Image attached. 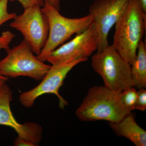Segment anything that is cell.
<instances>
[{
	"mask_svg": "<svg viewBox=\"0 0 146 146\" xmlns=\"http://www.w3.org/2000/svg\"><path fill=\"white\" fill-rule=\"evenodd\" d=\"M143 12L146 14V0H139Z\"/></svg>",
	"mask_w": 146,
	"mask_h": 146,
	"instance_id": "cell-20",
	"label": "cell"
},
{
	"mask_svg": "<svg viewBox=\"0 0 146 146\" xmlns=\"http://www.w3.org/2000/svg\"><path fill=\"white\" fill-rule=\"evenodd\" d=\"M11 2L18 1L22 5L24 9L37 6L42 7L44 5L46 0H9Z\"/></svg>",
	"mask_w": 146,
	"mask_h": 146,
	"instance_id": "cell-17",
	"label": "cell"
},
{
	"mask_svg": "<svg viewBox=\"0 0 146 146\" xmlns=\"http://www.w3.org/2000/svg\"><path fill=\"white\" fill-rule=\"evenodd\" d=\"M50 3L60 11V1L61 0H48Z\"/></svg>",
	"mask_w": 146,
	"mask_h": 146,
	"instance_id": "cell-19",
	"label": "cell"
},
{
	"mask_svg": "<svg viewBox=\"0 0 146 146\" xmlns=\"http://www.w3.org/2000/svg\"><path fill=\"white\" fill-rule=\"evenodd\" d=\"M12 94L5 83L0 87V125L12 128L19 138L38 146L42 139V128L36 123L27 122L21 124L16 121L10 108Z\"/></svg>",
	"mask_w": 146,
	"mask_h": 146,
	"instance_id": "cell-10",
	"label": "cell"
},
{
	"mask_svg": "<svg viewBox=\"0 0 146 146\" xmlns=\"http://www.w3.org/2000/svg\"><path fill=\"white\" fill-rule=\"evenodd\" d=\"M13 20L9 26L20 31L33 52L39 55L46 43L49 33L48 18L41 7L35 6L24 9Z\"/></svg>",
	"mask_w": 146,
	"mask_h": 146,
	"instance_id": "cell-6",
	"label": "cell"
},
{
	"mask_svg": "<svg viewBox=\"0 0 146 146\" xmlns=\"http://www.w3.org/2000/svg\"><path fill=\"white\" fill-rule=\"evenodd\" d=\"M133 86L138 89L146 87V46L141 41L138 45L136 58L131 65Z\"/></svg>",
	"mask_w": 146,
	"mask_h": 146,
	"instance_id": "cell-12",
	"label": "cell"
},
{
	"mask_svg": "<svg viewBox=\"0 0 146 146\" xmlns=\"http://www.w3.org/2000/svg\"><path fill=\"white\" fill-rule=\"evenodd\" d=\"M146 14L139 0H129L115 23L112 46L130 65L146 30Z\"/></svg>",
	"mask_w": 146,
	"mask_h": 146,
	"instance_id": "cell-1",
	"label": "cell"
},
{
	"mask_svg": "<svg viewBox=\"0 0 146 146\" xmlns=\"http://www.w3.org/2000/svg\"><path fill=\"white\" fill-rule=\"evenodd\" d=\"M129 0H95L89 8L98 35L97 51L108 45V36Z\"/></svg>",
	"mask_w": 146,
	"mask_h": 146,
	"instance_id": "cell-9",
	"label": "cell"
},
{
	"mask_svg": "<svg viewBox=\"0 0 146 146\" xmlns=\"http://www.w3.org/2000/svg\"><path fill=\"white\" fill-rule=\"evenodd\" d=\"M7 80L5 79L0 78V87L3 84L5 83Z\"/></svg>",
	"mask_w": 146,
	"mask_h": 146,
	"instance_id": "cell-21",
	"label": "cell"
},
{
	"mask_svg": "<svg viewBox=\"0 0 146 146\" xmlns=\"http://www.w3.org/2000/svg\"><path fill=\"white\" fill-rule=\"evenodd\" d=\"M13 143H14V145L16 146H35L34 144L31 143V142L26 141V140H24V139H21V138H19L18 137L14 140Z\"/></svg>",
	"mask_w": 146,
	"mask_h": 146,
	"instance_id": "cell-18",
	"label": "cell"
},
{
	"mask_svg": "<svg viewBox=\"0 0 146 146\" xmlns=\"http://www.w3.org/2000/svg\"><path fill=\"white\" fill-rule=\"evenodd\" d=\"M9 0H0V27L6 22L13 20L17 14L10 13L8 11V3Z\"/></svg>",
	"mask_w": 146,
	"mask_h": 146,
	"instance_id": "cell-14",
	"label": "cell"
},
{
	"mask_svg": "<svg viewBox=\"0 0 146 146\" xmlns=\"http://www.w3.org/2000/svg\"><path fill=\"white\" fill-rule=\"evenodd\" d=\"M6 50V56L0 60L2 76L7 78L29 77L35 80H42L51 67L39 60L24 39L18 46Z\"/></svg>",
	"mask_w": 146,
	"mask_h": 146,
	"instance_id": "cell-5",
	"label": "cell"
},
{
	"mask_svg": "<svg viewBox=\"0 0 146 146\" xmlns=\"http://www.w3.org/2000/svg\"><path fill=\"white\" fill-rule=\"evenodd\" d=\"M15 35L9 31L3 32L0 35V50L2 49L7 50L9 48V45L15 37ZM0 78L7 80V78L0 76Z\"/></svg>",
	"mask_w": 146,
	"mask_h": 146,
	"instance_id": "cell-15",
	"label": "cell"
},
{
	"mask_svg": "<svg viewBox=\"0 0 146 146\" xmlns=\"http://www.w3.org/2000/svg\"><path fill=\"white\" fill-rule=\"evenodd\" d=\"M91 65L108 89L121 93L133 86L130 64L112 45L97 51L91 58Z\"/></svg>",
	"mask_w": 146,
	"mask_h": 146,
	"instance_id": "cell-4",
	"label": "cell"
},
{
	"mask_svg": "<svg viewBox=\"0 0 146 146\" xmlns=\"http://www.w3.org/2000/svg\"><path fill=\"white\" fill-rule=\"evenodd\" d=\"M41 10L48 18L49 33L46 43L39 55V60L44 63L51 52L63 44L74 34L86 30L92 23L89 14L79 18L64 17L48 0H46Z\"/></svg>",
	"mask_w": 146,
	"mask_h": 146,
	"instance_id": "cell-3",
	"label": "cell"
},
{
	"mask_svg": "<svg viewBox=\"0 0 146 146\" xmlns=\"http://www.w3.org/2000/svg\"><path fill=\"white\" fill-rule=\"evenodd\" d=\"M130 112L123 104L121 93L105 86H94L89 89L76 115L83 121L104 120L117 123Z\"/></svg>",
	"mask_w": 146,
	"mask_h": 146,
	"instance_id": "cell-2",
	"label": "cell"
},
{
	"mask_svg": "<svg viewBox=\"0 0 146 146\" xmlns=\"http://www.w3.org/2000/svg\"><path fill=\"white\" fill-rule=\"evenodd\" d=\"M87 59L88 58L78 59L58 66L52 65L39 85L20 95V103L25 107H31L38 97L45 94H54L58 98L60 108H64L68 104V102L59 94V89L63 85L68 73L76 65L86 61Z\"/></svg>",
	"mask_w": 146,
	"mask_h": 146,
	"instance_id": "cell-8",
	"label": "cell"
},
{
	"mask_svg": "<svg viewBox=\"0 0 146 146\" xmlns=\"http://www.w3.org/2000/svg\"><path fill=\"white\" fill-rule=\"evenodd\" d=\"M98 35L93 23L67 43L56 48L49 55L46 61L58 66L82 58H88L97 50Z\"/></svg>",
	"mask_w": 146,
	"mask_h": 146,
	"instance_id": "cell-7",
	"label": "cell"
},
{
	"mask_svg": "<svg viewBox=\"0 0 146 146\" xmlns=\"http://www.w3.org/2000/svg\"><path fill=\"white\" fill-rule=\"evenodd\" d=\"M137 94L135 109L144 111L146 109V90L144 88L139 89Z\"/></svg>",
	"mask_w": 146,
	"mask_h": 146,
	"instance_id": "cell-16",
	"label": "cell"
},
{
	"mask_svg": "<svg viewBox=\"0 0 146 146\" xmlns=\"http://www.w3.org/2000/svg\"><path fill=\"white\" fill-rule=\"evenodd\" d=\"M109 124L118 136L125 137L136 146H146V131L138 125L130 113L119 122Z\"/></svg>",
	"mask_w": 146,
	"mask_h": 146,
	"instance_id": "cell-11",
	"label": "cell"
},
{
	"mask_svg": "<svg viewBox=\"0 0 146 146\" xmlns=\"http://www.w3.org/2000/svg\"><path fill=\"white\" fill-rule=\"evenodd\" d=\"M137 91L134 86L125 89L121 93V99L123 104L129 112L135 110L137 100Z\"/></svg>",
	"mask_w": 146,
	"mask_h": 146,
	"instance_id": "cell-13",
	"label": "cell"
}]
</instances>
